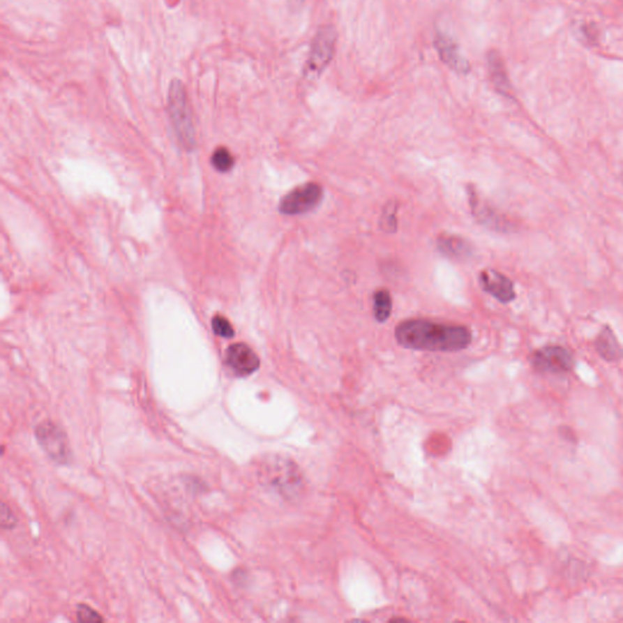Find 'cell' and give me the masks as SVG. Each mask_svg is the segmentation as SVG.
Returning <instances> with one entry per match:
<instances>
[{"label": "cell", "instance_id": "1", "mask_svg": "<svg viewBox=\"0 0 623 623\" xmlns=\"http://www.w3.org/2000/svg\"><path fill=\"white\" fill-rule=\"evenodd\" d=\"M396 340L400 346L430 352H458L469 347L472 333L467 326L408 319L398 324Z\"/></svg>", "mask_w": 623, "mask_h": 623}, {"label": "cell", "instance_id": "2", "mask_svg": "<svg viewBox=\"0 0 623 623\" xmlns=\"http://www.w3.org/2000/svg\"><path fill=\"white\" fill-rule=\"evenodd\" d=\"M167 105L178 142L183 148L190 151L195 148V128L186 87L178 78H174L170 84Z\"/></svg>", "mask_w": 623, "mask_h": 623}, {"label": "cell", "instance_id": "3", "mask_svg": "<svg viewBox=\"0 0 623 623\" xmlns=\"http://www.w3.org/2000/svg\"><path fill=\"white\" fill-rule=\"evenodd\" d=\"M324 190L317 183L297 186L286 194L279 204V211L286 216H297L310 212L322 202Z\"/></svg>", "mask_w": 623, "mask_h": 623}, {"label": "cell", "instance_id": "4", "mask_svg": "<svg viewBox=\"0 0 623 623\" xmlns=\"http://www.w3.org/2000/svg\"><path fill=\"white\" fill-rule=\"evenodd\" d=\"M36 436L44 452L57 464H68L71 459V449L66 433L50 420L39 423Z\"/></svg>", "mask_w": 623, "mask_h": 623}, {"label": "cell", "instance_id": "5", "mask_svg": "<svg viewBox=\"0 0 623 623\" xmlns=\"http://www.w3.org/2000/svg\"><path fill=\"white\" fill-rule=\"evenodd\" d=\"M336 45V32L331 26H324L319 29L310 47V55L306 65L307 72L319 75L333 60Z\"/></svg>", "mask_w": 623, "mask_h": 623}, {"label": "cell", "instance_id": "6", "mask_svg": "<svg viewBox=\"0 0 623 623\" xmlns=\"http://www.w3.org/2000/svg\"><path fill=\"white\" fill-rule=\"evenodd\" d=\"M533 368L546 374H565L573 368V357L566 348L547 346L533 353Z\"/></svg>", "mask_w": 623, "mask_h": 623}, {"label": "cell", "instance_id": "7", "mask_svg": "<svg viewBox=\"0 0 623 623\" xmlns=\"http://www.w3.org/2000/svg\"><path fill=\"white\" fill-rule=\"evenodd\" d=\"M225 363L238 376H248L258 370L260 358L245 343H234L225 352Z\"/></svg>", "mask_w": 623, "mask_h": 623}, {"label": "cell", "instance_id": "8", "mask_svg": "<svg viewBox=\"0 0 623 623\" xmlns=\"http://www.w3.org/2000/svg\"><path fill=\"white\" fill-rule=\"evenodd\" d=\"M481 287L502 303H509L515 299L514 284L508 276L495 269H486L480 274Z\"/></svg>", "mask_w": 623, "mask_h": 623}, {"label": "cell", "instance_id": "9", "mask_svg": "<svg viewBox=\"0 0 623 623\" xmlns=\"http://www.w3.org/2000/svg\"><path fill=\"white\" fill-rule=\"evenodd\" d=\"M433 44L441 60L451 67L453 71L457 72L459 75H467V72L470 71L469 62L460 54L457 43L449 36L437 32Z\"/></svg>", "mask_w": 623, "mask_h": 623}, {"label": "cell", "instance_id": "10", "mask_svg": "<svg viewBox=\"0 0 623 623\" xmlns=\"http://www.w3.org/2000/svg\"><path fill=\"white\" fill-rule=\"evenodd\" d=\"M469 194H470L471 211L481 223L488 228L493 229V230H500V232L509 230V222L503 218L498 212H495V209H492L490 205L481 201L479 196L476 195L475 190L470 189Z\"/></svg>", "mask_w": 623, "mask_h": 623}, {"label": "cell", "instance_id": "11", "mask_svg": "<svg viewBox=\"0 0 623 623\" xmlns=\"http://www.w3.org/2000/svg\"><path fill=\"white\" fill-rule=\"evenodd\" d=\"M438 251L446 257L465 261L472 257V246L470 243L454 234H441L436 241Z\"/></svg>", "mask_w": 623, "mask_h": 623}, {"label": "cell", "instance_id": "12", "mask_svg": "<svg viewBox=\"0 0 623 623\" xmlns=\"http://www.w3.org/2000/svg\"><path fill=\"white\" fill-rule=\"evenodd\" d=\"M595 350L600 357L608 362H615L622 358V348L620 346L617 338L609 326H604L595 340Z\"/></svg>", "mask_w": 623, "mask_h": 623}, {"label": "cell", "instance_id": "13", "mask_svg": "<svg viewBox=\"0 0 623 623\" xmlns=\"http://www.w3.org/2000/svg\"><path fill=\"white\" fill-rule=\"evenodd\" d=\"M487 63H488V71H490V80L495 84V89L500 91V94L505 96H510L511 94V86H510L509 78L506 75L504 63L498 52L492 50L487 57Z\"/></svg>", "mask_w": 623, "mask_h": 623}, {"label": "cell", "instance_id": "14", "mask_svg": "<svg viewBox=\"0 0 623 623\" xmlns=\"http://www.w3.org/2000/svg\"><path fill=\"white\" fill-rule=\"evenodd\" d=\"M374 317L379 323H385L392 312V297L387 290H377L374 294Z\"/></svg>", "mask_w": 623, "mask_h": 623}, {"label": "cell", "instance_id": "15", "mask_svg": "<svg viewBox=\"0 0 623 623\" xmlns=\"http://www.w3.org/2000/svg\"><path fill=\"white\" fill-rule=\"evenodd\" d=\"M212 165L217 171H230L234 166V157L228 149L218 148L212 155Z\"/></svg>", "mask_w": 623, "mask_h": 623}, {"label": "cell", "instance_id": "16", "mask_svg": "<svg viewBox=\"0 0 623 623\" xmlns=\"http://www.w3.org/2000/svg\"><path fill=\"white\" fill-rule=\"evenodd\" d=\"M212 329H213V333L220 336V338H233L234 333H235L232 324L229 323L228 319L220 317V315L214 317L213 320H212Z\"/></svg>", "mask_w": 623, "mask_h": 623}, {"label": "cell", "instance_id": "17", "mask_svg": "<svg viewBox=\"0 0 623 623\" xmlns=\"http://www.w3.org/2000/svg\"><path fill=\"white\" fill-rule=\"evenodd\" d=\"M77 619L81 622H103L104 619L101 617L99 613H96V610L91 609L87 605H80L77 609Z\"/></svg>", "mask_w": 623, "mask_h": 623}, {"label": "cell", "instance_id": "18", "mask_svg": "<svg viewBox=\"0 0 623 623\" xmlns=\"http://www.w3.org/2000/svg\"><path fill=\"white\" fill-rule=\"evenodd\" d=\"M0 523H1L3 528L14 527L15 523H16V518H15V515L13 514L11 509H10L9 506L5 504V503H3V506H1V518H0Z\"/></svg>", "mask_w": 623, "mask_h": 623}, {"label": "cell", "instance_id": "19", "mask_svg": "<svg viewBox=\"0 0 623 623\" xmlns=\"http://www.w3.org/2000/svg\"><path fill=\"white\" fill-rule=\"evenodd\" d=\"M396 209H391L390 213H387V211L384 212L382 216V223H384V230H391L395 232L397 228V218H396Z\"/></svg>", "mask_w": 623, "mask_h": 623}]
</instances>
